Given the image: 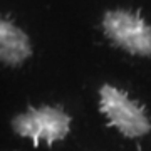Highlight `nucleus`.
I'll list each match as a JSON object with an SVG mask.
<instances>
[{
  "mask_svg": "<svg viewBox=\"0 0 151 151\" xmlns=\"http://www.w3.org/2000/svg\"><path fill=\"white\" fill-rule=\"evenodd\" d=\"M104 34L134 55H151V27L129 10H109L103 17Z\"/></svg>",
  "mask_w": 151,
  "mask_h": 151,
  "instance_id": "f257e3e1",
  "label": "nucleus"
},
{
  "mask_svg": "<svg viewBox=\"0 0 151 151\" xmlns=\"http://www.w3.org/2000/svg\"><path fill=\"white\" fill-rule=\"evenodd\" d=\"M99 104L109 121L124 136L138 138L151 129V123L146 118L145 111L118 87L104 84L99 89Z\"/></svg>",
  "mask_w": 151,
  "mask_h": 151,
  "instance_id": "f03ea898",
  "label": "nucleus"
},
{
  "mask_svg": "<svg viewBox=\"0 0 151 151\" xmlns=\"http://www.w3.org/2000/svg\"><path fill=\"white\" fill-rule=\"evenodd\" d=\"M12 128L19 136L30 138L34 143H54L69 133L70 118L59 108L42 106L15 116L12 119Z\"/></svg>",
  "mask_w": 151,
  "mask_h": 151,
  "instance_id": "7ed1b4c3",
  "label": "nucleus"
},
{
  "mask_svg": "<svg viewBox=\"0 0 151 151\" xmlns=\"http://www.w3.org/2000/svg\"><path fill=\"white\" fill-rule=\"evenodd\" d=\"M30 55L32 44L27 34L0 17V62L7 65H20Z\"/></svg>",
  "mask_w": 151,
  "mask_h": 151,
  "instance_id": "20e7f679",
  "label": "nucleus"
}]
</instances>
